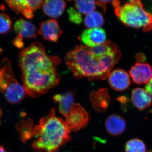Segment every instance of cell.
Here are the masks:
<instances>
[{
    "label": "cell",
    "mask_w": 152,
    "mask_h": 152,
    "mask_svg": "<svg viewBox=\"0 0 152 152\" xmlns=\"http://www.w3.org/2000/svg\"><path fill=\"white\" fill-rule=\"evenodd\" d=\"M69 20L71 22L75 24H80L83 21L81 14L75 10L74 8L71 7L67 11Z\"/></svg>",
    "instance_id": "obj_22"
},
{
    "label": "cell",
    "mask_w": 152,
    "mask_h": 152,
    "mask_svg": "<svg viewBox=\"0 0 152 152\" xmlns=\"http://www.w3.org/2000/svg\"><path fill=\"white\" fill-rule=\"evenodd\" d=\"M0 152H9L5 150L4 148L2 146L0 145Z\"/></svg>",
    "instance_id": "obj_28"
},
{
    "label": "cell",
    "mask_w": 152,
    "mask_h": 152,
    "mask_svg": "<svg viewBox=\"0 0 152 152\" xmlns=\"http://www.w3.org/2000/svg\"><path fill=\"white\" fill-rule=\"evenodd\" d=\"M126 152H147L144 142L139 139H133L127 142L125 146Z\"/></svg>",
    "instance_id": "obj_20"
},
{
    "label": "cell",
    "mask_w": 152,
    "mask_h": 152,
    "mask_svg": "<svg viewBox=\"0 0 152 152\" xmlns=\"http://www.w3.org/2000/svg\"><path fill=\"white\" fill-rule=\"evenodd\" d=\"M29 4L33 12L37 10L38 9H39L42 6L44 1L42 0H37V1H28Z\"/></svg>",
    "instance_id": "obj_23"
},
{
    "label": "cell",
    "mask_w": 152,
    "mask_h": 152,
    "mask_svg": "<svg viewBox=\"0 0 152 152\" xmlns=\"http://www.w3.org/2000/svg\"><path fill=\"white\" fill-rule=\"evenodd\" d=\"M2 114V111L1 110V109H0V120H1V117ZM0 124H1V121H0Z\"/></svg>",
    "instance_id": "obj_29"
},
{
    "label": "cell",
    "mask_w": 152,
    "mask_h": 152,
    "mask_svg": "<svg viewBox=\"0 0 152 152\" xmlns=\"http://www.w3.org/2000/svg\"><path fill=\"white\" fill-rule=\"evenodd\" d=\"M14 31L17 34L25 39H35L37 37V29L35 25L28 21L20 18L15 23Z\"/></svg>",
    "instance_id": "obj_14"
},
{
    "label": "cell",
    "mask_w": 152,
    "mask_h": 152,
    "mask_svg": "<svg viewBox=\"0 0 152 152\" xmlns=\"http://www.w3.org/2000/svg\"><path fill=\"white\" fill-rule=\"evenodd\" d=\"M9 7L17 14H22L27 19L34 17V12L30 7L28 0H10L6 1Z\"/></svg>",
    "instance_id": "obj_17"
},
{
    "label": "cell",
    "mask_w": 152,
    "mask_h": 152,
    "mask_svg": "<svg viewBox=\"0 0 152 152\" xmlns=\"http://www.w3.org/2000/svg\"><path fill=\"white\" fill-rule=\"evenodd\" d=\"M129 74L137 84H147L152 79V68L148 63H137L131 67Z\"/></svg>",
    "instance_id": "obj_8"
},
{
    "label": "cell",
    "mask_w": 152,
    "mask_h": 152,
    "mask_svg": "<svg viewBox=\"0 0 152 152\" xmlns=\"http://www.w3.org/2000/svg\"><path fill=\"white\" fill-rule=\"evenodd\" d=\"M146 91L152 96V79L148 84L145 87Z\"/></svg>",
    "instance_id": "obj_26"
},
{
    "label": "cell",
    "mask_w": 152,
    "mask_h": 152,
    "mask_svg": "<svg viewBox=\"0 0 152 152\" xmlns=\"http://www.w3.org/2000/svg\"><path fill=\"white\" fill-rule=\"evenodd\" d=\"M107 35L105 31L102 28H88L82 33L80 39L85 46L94 48L105 42Z\"/></svg>",
    "instance_id": "obj_7"
},
{
    "label": "cell",
    "mask_w": 152,
    "mask_h": 152,
    "mask_svg": "<svg viewBox=\"0 0 152 152\" xmlns=\"http://www.w3.org/2000/svg\"><path fill=\"white\" fill-rule=\"evenodd\" d=\"M0 93L4 94L7 100L11 104L20 102L26 92L14 75L11 61L4 58L0 63Z\"/></svg>",
    "instance_id": "obj_5"
},
{
    "label": "cell",
    "mask_w": 152,
    "mask_h": 152,
    "mask_svg": "<svg viewBox=\"0 0 152 152\" xmlns=\"http://www.w3.org/2000/svg\"><path fill=\"white\" fill-rule=\"evenodd\" d=\"M13 44L18 48L20 49L23 48L24 46L23 37L20 35H17L16 37L14 40Z\"/></svg>",
    "instance_id": "obj_24"
},
{
    "label": "cell",
    "mask_w": 152,
    "mask_h": 152,
    "mask_svg": "<svg viewBox=\"0 0 152 152\" xmlns=\"http://www.w3.org/2000/svg\"><path fill=\"white\" fill-rule=\"evenodd\" d=\"M89 114L80 104L74 103L66 117V122L71 131L84 129L89 122Z\"/></svg>",
    "instance_id": "obj_6"
},
{
    "label": "cell",
    "mask_w": 152,
    "mask_h": 152,
    "mask_svg": "<svg viewBox=\"0 0 152 152\" xmlns=\"http://www.w3.org/2000/svg\"><path fill=\"white\" fill-rule=\"evenodd\" d=\"M104 22V17L99 12L94 11L86 15L84 20L85 26L88 28H99Z\"/></svg>",
    "instance_id": "obj_18"
},
{
    "label": "cell",
    "mask_w": 152,
    "mask_h": 152,
    "mask_svg": "<svg viewBox=\"0 0 152 152\" xmlns=\"http://www.w3.org/2000/svg\"><path fill=\"white\" fill-rule=\"evenodd\" d=\"M23 86L26 94L37 98L56 86L61 77L56 69L61 60L47 54L39 42L31 44L19 55Z\"/></svg>",
    "instance_id": "obj_1"
},
{
    "label": "cell",
    "mask_w": 152,
    "mask_h": 152,
    "mask_svg": "<svg viewBox=\"0 0 152 152\" xmlns=\"http://www.w3.org/2000/svg\"><path fill=\"white\" fill-rule=\"evenodd\" d=\"M108 81L113 89L118 91H123L128 89L131 85L129 75L122 69L114 70L109 74Z\"/></svg>",
    "instance_id": "obj_10"
},
{
    "label": "cell",
    "mask_w": 152,
    "mask_h": 152,
    "mask_svg": "<svg viewBox=\"0 0 152 152\" xmlns=\"http://www.w3.org/2000/svg\"><path fill=\"white\" fill-rule=\"evenodd\" d=\"M112 5L114 7L116 8L120 5V2L118 1H112Z\"/></svg>",
    "instance_id": "obj_27"
},
{
    "label": "cell",
    "mask_w": 152,
    "mask_h": 152,
    "mask_svg": "<svg viewBox=\"0 0 152 152\" xmlns=\"http://www.w3.org/2000/svg\"><path fill=\"white\" fill-rule=\"evenodd\" d=\"M105 128L111 135L119 136L126 130V123L122 117L114 114L109 116L106 120Z\"/></svg>",
    "instance_id": "obj_12"
},
{
    "label": "cell",
    "mask_w": 152,
    "mask_h": 152,
    "mask_svg": "<svg viewBox=\"0 0 152 152\" xmlns=\"http://www.w3.org/2000/svg\"><path fill=\"white\" fill-rule=\"evenodd\" d=\"M121 58L118 47L110 41L94 48L78 45L66 56V64L77 79L105 80Z\"/></svg>",
    "instance_id": "obj_2"
},
{
    "label": "cell",
    "mask_w": 152,
    "mask_h": 152,
    "mask_svg": "<svg viewBox=\"0 0 152 152\" xmlns=\"http://www.w3.org/2000/svg\"></svg>",
    "instance_id": "obj_31"
},
{
    "label": "cell",
    "mask_w": 152,
    "mask_h": 152,
    "mask_svg": "<svg viewBox=\"0 0 152 152\" xmlns=\"http://www.w3.org/2000/svg\"><path fill=\"white\" fill-rule=\"evenodd\" d=\"M12 26V21L9 15L0 13V34L8 32Z\"/></svg>",
    "instance_id": "obj_21"
},
{
    "label": "cell",
    "mask_w": 152,
    "mask_h": 152,
    "mask_svg": "<svg viewBox=\"0 0 152 152\" xmlns=\"http://www.w3.org/2000/svg\"><path fill=\"white\" fill-rule=\"evenodd\" d=\"M75 6L77 11L80 14L88 15L94 11L96 8L95 1L92 0L88 1H76Z\"/></svg>",
    "instance_id": "obj_19"
},
{
    "label": "cell",
    "mask_w": 152,
    "mask_h": 152,
    "mask_svg": "<svg viewBox=\"0 0 152 152\" xmlns=\"http://www.w3.org/2000/svg\"><path fill=\"white\" fill-rule=\"evenodd\" d=\"M2 51V50H1V48H0V53Z\"/></svg>",
    "instance_id": "obj_30"
},
{
    "label": "cell",
    "mask_w": 152,
    "mask_h": 152,
    "mask_svg": "<svg viewBox=\"0 0 152 152\" xmlns=\"http://www.w3.org/2000/svg\"><path fill=\"white\" fill-rule=\"evenodd\" d=\"M32 137V147L36 152H58L71 140V131L65 121L56 116V110L52 108L38 125H34Z\"/></svg>",
    "instance_id": "obj_3"
},
{
    "label": "cell",
    "mask_w": 152,
    "mask_h": 152,
    "mask_svg": "<svg viewBox=\"0 0 152 152\" xmlns=\"http://www.w3.org/2000/svg\"><path fill=\"white\" fill-rule=\"evenodd\" d=\"M53 99L55 102L58 104L60 113L66 118L74 103L73 94L69 92L64 94H57L54 96Z\"/></svg>",
    "instance_id": "obj_16"
},
{
    "label": "cell",
    "mask_w": 152,
    "mask_h": 152,
    "mask_svg": "<svg viewBox=\"0 0 152 152\" xmlns=\"http://www.w3.org/2000/svg\"><path fill=\"white\" fill-rule=\"evenodd\" d=\"M90 100L93 108L99 113H104L108 109L111 99L107 88L93 91L90 95Z\"/></svg>",
    "instance_id": "obj_11"
},
{
    "label": "cell",
    "mask_w": 152,
    "mask_h": 152,
    "mask_svg": "<svg viewBox=\"0 0 152 152\" xmlns=\"http://www.w3.org/2000/svg\"><path fill=\"white\" fill-rule=\"evenodd\" d=\"M38 33L45 40L55 42L58 40L63 31L56 20L50 19L41 23Z\"/></svg>",
    "instance_id": "obj_9"
},
{
    "label": "cell",
    "mask_w": 152,
    "mask_h": 152,
    "mask_svg": "<svg viewBox=\"0 0 152 152\" xmlns=\"http://www.w3.org/2000/svg\"><path fill=\"white\" fill-rule=\"evenodd\" d=\"M44 13L52 18H58L64 12L66 3L62 0H47L42 5Z\"/></svg>",
    "instance_id": "obj_15"
},
{
    "label": "cell",
    "mask_w": 152,
    "mask_h": 152,
    "mask_svg": "<svg viewBox=\"0 0 152 152\" xmlns=\"http://www.w3.org/2000/svg\"><path fill=\"white\" fill-rule=\"evenodd\" d=\"M110 1H95L96 4L99 6L103 10L104 13H105L107 10V5L110 2H111Z\"/></svg>",
    "instance_id": "obj_25"
},
{
    "label": "cell",
    "mask_w": 152,
    "mask_h": 152,
    "mask_svg": "<svg viewBox=\"0 0 152 152\" xmlns=\"http://www.w3.org/2000/svg\"><path fill=\"white\" fill-rule=\"evenodd\" d=\"M121 23L129 27L142 29L145 32L152 29V14L145 10L141 1L132 0L115 9Z\"/></svg>",
    "instance_id": "obj_4"
},
{
    "label": "cell",
    "mask_w": 152,
    "mask_h": 152,
    "mask_svg": "<svg viewBox=\"0 0 152 152\" xmlns=\"http://www.w3.org/2000/svg\"><path fill=\"white\" fill-rule=\"evenodd\" d=\"M132 100L134 105L140 110L148 108L152 103V97L145 90L137 88L132 91Z\"/></svg>",
    "instance_id": "obj_13"
}]
</instances>
